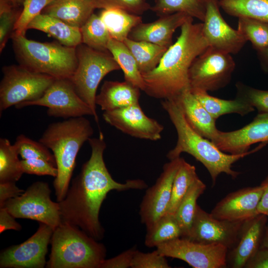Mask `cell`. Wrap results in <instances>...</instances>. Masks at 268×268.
<instances>
[{
  "mask_svg": "<svg viewBox=\"0 0 268 268\" xmlns=\"http://www.w3.org/2000/svg\"><path fill=\"white\" fill-rule=\"evenodd\" d=\"M88 141L91 156L73 180L65 198L58 202L62 222L80 228L98 241L104 237L99 215L108 193L113 190H142L147 185L141 179L127 180L124 183L114 180L104 160L106 144L101 132L98 137H90Z\"/></svg>",
  "mask_w": 268,
  "mask_h": 268,
  "instance_id": "1",
  "label": "cell"
},
{
  "mask_svg": "<svg viewBox=\"0 0 268 268\" xmlns=\"http://www.w3.org/2000/svg\"><path fill=\"white\" fill-rule=\"evenodd\" d=\"M190 17L180 27L176 42L166 51L158 65L142 75L144 92L162 100L174 99L190 88L189 72L194 60L208 46L202 22L193 23Z\"/></svg>",
  "mask_w": 268,
  "mask_h": 268,
  "instance_id": "2",
  "label": "cell"
},
{
  "mask_svg": "<svg viewBox=\"0 0 268 268\" xmlns=\"http://www.w3.org/2000/svg\"><path fill=\"white\" fill-rule=\"evenodd\" d=\"M161 104L174 126L177 134L176 144L167 153V157L171 160L180 157L181 154L184 152L190 154L206 168L211 178L213 186L221 173H225L233 179L237 178L240 173L232 169V165L266 145L262 143L255 149L242 154H227L192 128L174 99L162 100Z\"/></svg>",
  "mask_w": 268,
  "mask_h": 268,
  "instance_id": "3",
  "label": "cell"
},
{
  "mask_svg": "<svg viewBox=\"0 0 268 268\" xmlns=\"http://www.w3.org/2000/svg\"><path fill=\"white\" fill-rule=\"evenodd\" d=\"M93 133L90 122L80 117L50 124L40 138L55 158L58 175L53 185L58 202L67 194L78 151Z\"/></svg>",
  "mask_w": 268,
  "mask_h": 268,
  "instance_id": "4",
  "label": "cell"
},
{
  "mask_svg": "<svg viewBox=\"0 0 268 268\" xmlns=\"http://www.w3.org/2000/svg\"><path fill=\"white\" fill-rule=\"evenodd\" d=\"M51 244L49 268H100L106 256L103 244L67 222L54 230Z\"/></svg>",
  "mask_w": 268,
  "mask_h": 268,
  "instance_id": "5",
  "label": "cell"
},
{
  "mask_svg": "<svg viewBox=\"0 0 268 268\" xmlns=\"http://www.w3.org/2000/svg\"><path fill=\"white\" fill-rule=\"evenodd\" d=\"M11 38L19 65L56 79H69L74 73L77 66L76 47L40 42L14 34Z\"/></svg>",
  "mask_w": 268,
  "mask_h": 268,
  "instance_id": "6",
  "label": "cell"
},
{
  "mask_svg": "<svg viewBox=\"0 0 268 268\" xmlns=\"http://www.w3.org/2000/svg\"><path fill=\"white\" fill-rule=\"evenodd\" d=\"M76 51L77 66L69 79L77 94L91 109L99 126L96 104L97 88L105 76L121 68L108 50H96L81 43Z\"/></svg>",
  "mask_w": 268,
  "mask_h": 268,
  "instance_id": "7",
  "label": "cell"
},
{
  "mask_svg": "<svg viewBox=\"0 0 268 268\" xmlns=\"http://www.w3.org/2000/svg\"><path fill=\"white\" fill-rule=\"evenodd\" d=\"M0 83V112L21 103L38 99L56 79L19 65L4 66Z\"/></svg>",
  "mask_w": 268,
  "mask_h": 268,
  "instance_id": "8",
  "label": "cell"
},
{
  "mask_svg": "<svg viewBox=\"0 0 268 268\" xmlns=\"http://www.w3.org/2000/svg\"><path fill=\"white\" fill-rule=\"evenodd\" d=\"M51 193L47 183L37 181L19 196L7 201L2 207L15 218L36 220L54 230L62 221L59 203L52 201Z\"/></svg>",
  "mask_w": 268,
  "mask_h": 268,
  "instance_id": "9",
  "label": "cell"
},
{
  "mask_svg": "<svg viewBox=\"0 0 268 268\" xmlns=\"http://www.w3.org/2000/svg\"><path fill=\"white\" fill-rule=\"evenodd\" d=\"M235 68L231 54L208 46L190 67V88L206 92L222 88L230 82Z\"/></svg>",
  "mask_w": 268,
  "mask_h": 268,
  "instance_id": "10",
  "label": "cell"
},
{
  "mask_svg": "<svg viewBox=\"0 0 268 268\" xmlns=\"http://www.w3.org/2000/svg\"><path fill=\"white\" fill-rule=\"evenodd\" d=\"M228 248L218 244H203L180 237L163 243L156 250L167 257L181 260L194 268H223Z\"/></svg>",
  "mask_w": 268,
  "mask_h": 268,
  "instance_id": "11",
  "label": "cell"
},
{
  "mask_svg": "<svg viewBox=\"0 0 268 268\" xmlns=\"http://www.w3.org/2000/svg\"><path fill=\"white\" fill-rule=\"evenodd\" d=\"M29 106L46 107L50 117L67 119L87 115L93 117L91 109L77 94L69 79H56L40 98L21 103L15 107Z\"/></svg>",
  "mask_w": 268,
  "mask_h": 268,
  "instance_id": "12",
  "label": "cell"
},
{
  "mask_svg": "<svg viewBox=\"0 0 268 268\" xmlns=\"http://www.w3.org/2000/svg\"><path fill=\"white\" fill-rule=\"evenodd\" d=\"M54 229L40 223L37 231L26 241L1 251L0 268H43Z\"/></svg>",
  "mask_w": 268,
  "mask_h": 268,
  "instance_id": "13",
  "label": "cell"
},
{
  "mask_svg": "<svg viewBox=\"0 0 268 268\" xmlns=\"http://www.w3.org/2000/svg\"><path fill=\"white\" fill-rule=\"evenodd\" d=\"M181 156L165 164L155 184L148 188L139 207V215L146 228L164 215L169 206L173 181L182 160Z\"/></svg>",
  "mask_w": 268,
  "mask_h": 268,
  "instance_id": "14",
  "label": "cell"
},
{
  "mask_svg": "<svg viewBox=\"0 0 268 268\" xmlns=\"http://www.w3.org/2000/svg\"><path fill=\"white\" fill-rule=\"evenodd\" d=\"M245 221L217 219L198 205L190 233L186 238L203 244H221L229 249L238 241Z\"/></svg>",
  "mask_w": 268,
  "mask_h": 268,
  "instance_id": "15",
  "label": "cell"
},
{
  "mask_svg": "<svg viewBox=\"0 0 268 268\" xmlns=\"http://www.w3.org/2000/svg\"><path fill=\"white\" fill-rule=\"evenodd\" d=\"M103 118L107 123L131 136L151 141L161 138L163 126L146 116L139 103L104 111Z\"/></svg>",
  "mask_w": 268,
  "mask_h": 268,
  "instance_id": "16",
  "label": "cell"
},
{
  "mask_svg": "<svg viewBox=\"0 0 268 268\" xmlns=\"http://www.w3.org/2000/svg\"><path fill=\"white\" fill-rule=\"evenodd\" d=\"M219 0H206V10L202 22L203 35L209 46L230 54L239 53L247 42L237 29L232 28L220 11Z\"/></svg>",
  "mask_w": 268,
  "mask_h": 268,
  "instance_id": "17",
  "label": "cell"
},
{
  "mask_svg": "<svg viewBox=\"0 0 268 268\" xmlns=\"http://www.w3.org/2000/svg\"><path fill=\"white\" fill-rule=\"evenodd\" d=\"M222 151L231 154L248 152L258 142L268 143V113L258 114L243 128L231 132L218 131L211 140Z\"/></svg>",
  "mask_w": 268,
  "mask_h": 268,
  "instance_id": "18",
  "label": "cell"
},
{
  "mask_svg": "<svg viewBox=\"0 0 268 268\" xmlns=\"http://www.w3.org/2000/svg\"><path fill=\"white\" fill-rule=\"evenodd\" d=\"M263 194L261 185L233 192L220 201L210 214L219 220L246 221L260 214L258 207Z\"/></svg>",
  "mask_w": 268,
  "mask_h": 268,
  "instance_id": "19",
  "label": "cell"
},
{
  "mask_svg": "<svg viewBox=\"0 0 268 268\" xmlns=\"http://www.w3.org/2000/svg\"><path fill=\"white\" fill-rule=\"evenodd\" d=\"M191 16L177 12L159 17L149 23H142L134 27L128 38L136 41H146L169 48L173 43V34Z\"/></svg>",
  "mask_w": 268,
  "mask_h": 268,
  "instance_id": "20",
  "label": "cell"
},
{
  "mask_svg": "<svg viewBox=\"0 0 268 268\" xmlns=\"http://www.w3.org/2000/svg\"><path fill=\"white\" fill-rule=\"evenodd\" d=\"M265 215L260 213L244 222L238 242L227 259L232 268H244L247 261L259 249L266 221Z\"/></svg>",
  "mask_w": 268,
  "mask_h": 268,
  "instance_id": "21",
  "label": "cell"
},
{
  "mask_svg": "<svg viewBox=\"0 0 268 268\" xmlns=\"http://www.w3.org/2000/svg\"><path fill=\"white\" fill-rule=\"evenodd\" d=\"M179 104L189 125L200 135L211 140L218 132L215 121L198 100L190 88L173 99Z\"/></svg>",
  "mask_w": 268,
  "mask_h": 268,
  "instance_id": "22",
  "label": "cell"
},
{
  "mask_svg": "<svg viewBox=\"0 0 268 268\" xmlns=\"http://www.w3.org/2000/svg\"><path fill=\"white\" fill-rule=\"evenodd\" d=\"M140 90L125 80H106L96 97V104L104 111H112L139 103Z\"/></svg>",
  "mask_w": 268,
  "mask_h": 268,
  "instance_id": "23",
  "label": "cell"
},
{
  "mask_svg": "<svg viewBox=\"0 0 268 268\" xmlns=\"http://www.w3.org/2000/svg\"><path fill=\"white\" fill-rule=\"evenodd\" d=\"M95 9L93 0H54L44 8L42 13L80 28Z\"/></svg>",
  "mask_w": 268,
  "mask_h": 268,
  "instance_id": "24",
  "label": "cell"
},
{
  "mask_svg": "<svg viewBox=\"0 0 268 268\" xmlns=\"http://www.w3.org/2000/svg\"><path fill=\"white\" fill-rule=\"evenodd\" d=\"M44 32L56 39L62 44L76 47L82 43L80 28L71 26L49 15L40 13L29 24L27 29Z\"/></svg>",
  "mask_w": 268,
  "mask_h": 268,
  "instance_id": "25",
  "label": "cell"
},
{
  "mask_svg": "<svg viewBox=\"0 0 268 268\" xmlns=\"http://www.w3.org/2000/svg\"><path fill=\"white\" fill-rule=\"evenodd\" d=\"M99 16L111 37L121 42H124L132 30L142 22L140 15L118 8L103 9Z\"/></svg>",
  "mask_w": 268,
  "mask_h": 268,
  "instance_id": "26",
  "label": "cell"
},
{
  "mask_svg": "<svg viewBox=\"0 0 268 268\" xmlns=\"http://www.w3.org/2000/svg\"><path fill=\"white\" fill-rule=\"evenodd\" d=\"M191 91L215 120L221 116L232 113L243 116L254 111L255 109L237 97L234 100H225L212 96L206 91L199 90Z\"/></svg>",
  "mask_w": 268,
  "mask_h": 268,
  "instance_id": "27",
  "label": "cell"
},
{
  "mask_svg": "<svg viewBox=\"0 0 268 268\" xmlns=\"http://www.w3.org/2000/svg\"><path fill=\"white\" fill-rule=\"evenodd\" d=\"M107 49L123 70L125 80L144 91V82L136 62L124 42L110 38Z\"/></svg>",
  "mask_w": 268,
  "mask_h": 268,
  "instance_id": "28",
  "label": "cell"
},
{
  "mask_svg": "<svg viewBox=\"0 0 268 268\" xmlns=\"http://www.w3.org/2000/svg\"><path fill=\"white\" fill-rule=\"evenodd\" d=\"M124 42L135 59L142 75L154 69L168 49L155 44L146 41H136L129 38Z\"/></svg>",
  "mask_w": 268,
  "mask_h": 268,
  "instance_id": "29",
  "label": "cell"
},
{
  "mask_svg": "<svg viewBox=\"0 0 268 268\" xmlns=\"http://www.w3.org/2000/svg\"><path fill=\"white\" fill-rule=\"evenodd\" d=\"M205 189V185L199 178L191 186L174 215L182 230V237L189 236L198 205L197 200Z\"/></svg>",
  "mask_w": 268,
  "mask_h": 268,
  "instance_id": "30",
  "label": "cell"
},
{
  "mask_svg": "<svg viewBox=\"0 0 268 268\" xmlns=\"http://www.w3.org/2000/svg\"><path fill=\"white\" fill-rule=\"evenodd\" d=\"M182 237V231L175 216L165 214L146 228L144 244L149 248H156Z\"/></svg>",
  "mask_w": 268,
  "mask_h": 268,
  "instance_id": "31",
  "label": "cell"
},
{
  "mask_svg": "<svg viewBox=\"0 0 268 268\" xmlns=\"http://www.w3.org/2000/svg\"><path fill=\"white\" fill-rule=\"evenodd\" d=\"M150 9L159 17L182 12L203 22L206 10V0H155Z\"/></svg>",
  "mask_w": 268,
  "mask_h": 268,
  "instance_id": "32",
  "label": "cell"
},
{
  "mask_svg": "<svg viewBox=\"0 0 268 268\" xmlns=\"http://www.w3.org/2000/svg\"><path fill=\"white\" fill-rule=\"evenodd\" d=\"M219 3L229 15L268 22V0H219Z\"/></svg>",
  "mask_w": 268,
  "mask_h": 268,
  "instance_id": "33",
  "label": "cell"
},
{
  "mask_svg": "<svg viewBox=\"0 0 268 268\" xmlns=\"http://www.w3.org/2000/svg\"><path fill=\"white\" fill-rule=\"evenodd\" d=\"M198 178L195 166L183 158L173 181L171 198L165 214H175L191 186Z\"/></svg>",
  "mask_w": 268,
  "mask_h": 268,
  "instance_id": "34",
  "label": "cell"
},
{
  "mask_svg": "<svg viewBox=\"0 0 268 268\" xmlns=\"http://www.w3.org/2000/svg\"><path fill=\"white\" fill-rule=\"evenodd\" d=\"M19 154L9 140L0 138V182L17 181L24 173Z\"/></svg>",
  "mask_w": 268,
  "mask_h": 268,
  "instance_id": "35",
  "label": "cell"
},
{
  "mask_svg": "<svg viewBox=\"0 0 268 268\" xmlns=\"http://www.w3.org/2000/svg\"><path fill=\"white\" fill-rule=\"evenodd\" d=\"M82 43L98 51H108L111 36L99 15L92 13L80 28Z\"/></svg>",
  "mask_w": 268,
  "mask_h": 268,
  "instance_id": "36",
  "label": "cell"
},
{
  "mask_svg": "<svg viewBox=\"0 0 268 268\" xmlns=\"http://www.w3.org/2000/svg\"><path fill=\"white\" fill-rule=\"evenodd\" d=\"M237 30L257 51L268 46V22L245 17L238 18Z\"/></svg>",
  "mask_w": 268,
  "mask_h": 268,
  "instance_id": "37",
  "label": "cell"
},
{
  "mask_svg": "<svg viewBox=\"0 0 268 268\" xmlns=\"http://www.w3.org/2000/svg\"><path fill=\"white\" fill-rule=\"evenodd\" d=\"M13 145L22 159H43L49 161L57 167L53 153L39 141L33 140L22 134L16 137Z\"/></svg>",
  "mask_w": 268,
  "mask_h": 268,
  "instance_id": "38",
  "label": "cell"
},
{
  "mask_svg": "<svg viewBox=\"0 0 268 268\" xmlns=\"http://www.w3.org/2000/svg\"><path fill=\"white\" fill-rule=\"evenodd\" d=\"M8 0H0V52L4 48L14 32L15 24L21 11Z\"/></svg>",
  "mask_w": 268,
  "mask_h": 268,
  "instance_id": "39",
  "label": "cell"
},
{
  "mask_svg": "<svg viewBox=\"0 0 268 268\" xmlns=\"http://www.w3.org/2000/svg\"><path fill=\"white\" fill-rule=\"evenodd\" d=\"M236 97L258 110V114L268 113V90L256 89L241 82L236 84Z\"/></svg>",
  "mask_w": 268,
  "mask_h": 268,
  "instance_id": "40",
  "label": "cell"
},
{
  "mask_svg": "<svg viewBox=\"0 0 268 268\" xmlns=\"http://www.w3.org/2000/svg\"><path fill=\"white\" fill-rule=\"evenodd\" d=\"M54 0H24L23 9L15 24L13 34L25 36L30 22L41 13L44 8Z\"/></svg>",
  "mask_w": 268,
  "mask_h": 268,
  "instance_id": "41",
  "label": "cell"
},
{
  "mask_svg": "<svg viewBox=\"0 0 268 268\" xmlns=\"http://www.w3.org/2000/svg\"><path fill=\"white\" fill-rule=\"evenodd\" d=\"M95 8H118L140 15L150 9L146 0H93Z\"/></svg>",
  "mask_w": 268,
  "mask_h": 268,
  "instance_id": "42",
  "label": "cell"
},
{
  "mask_svg": "<svg viewBox=\"0 0 268 268\" xmlns=\"http://www.w3.org/2000/svg\"><path fill=\"white\" fill-rule=\"evenodd\" d=\"M132 268H169L166 257L156 250L151 253H143L135 250L134 254Z\"/></svg>",
  "mask_w": 268,
  "mask_h": 268,
  "instance_id": "43",
  "label": "cell"
},
{
  "mask_svg": "<svg viewBox=\"0 0 268 268\" xmlns=\"http://www.w3.org/2000/svg\"><path fill=\"white\" fill-rule=\"evenodd\" d=\"M24 173L36 175H48L56 177L58 175L57 167L45 159L33 158L21 160Z\"/></svg>",
  "mask_w": 268,
  "mask_h": 268,
  "instance_id": "44",
  "label": "cell"
},
{
  "mask_svg": "<svg viewBox=\"0 0 268 268\" xmlns=\"http://www.w3.org/2000/svg\"><path fill=\"white\" fill-rule=\"evenodd\" d=\"M136 249L134 247L125 251L120 254L109 259H105L100 268H131L133 257Z\"/></svg>",
  "mask_w": 268,
  "mask_h": 268,
  "instance_id": "45",
  "label": "cell"
},
{
  "mask_svg": "<svg viewBox=\"0 0 268 268\" xmlns=\"http://www.w3.org/2000/svg\"><path fill=\"white\" fill-rule=\"evenodd\" d=\"M24 192L16 186L15 182H0V207L8 200L16 197Z\"/></svg>",
  "mask_w": 268,
  "mask_h": 268,
  "instance_id": "46",
  "label": "cell"
},
{
  "mask_svg": "<svg viewBox=\"0 0 268 268\" xmlns=\"http://www.w3.org/2000/svg\"><path fill=\"white\" fill-rule=\"evenodd\" d=\"M22 227L15 218L4 207H0V232L12 229L19 231Z\"/></svg>",
  "mask_w": 268,
  "mask_h": 268,
  "instance_id": "47",
  "label": "cell"
},
{
  "mask_svg": "<svg viewBox=\"0 0 268 268\" xmlns=\"http://www.w3.org/2000/svg\"><path fill=\"white\" fill-rule=\"evenodd\" d=\"M246 268H268V249H258L247 261Z\"/></svg>",
  "mask_w": 268,
  "mask_h": 268,
  "instance_id": "48",
  "label": "cell"
},
{
  "mask_svg": "<svg viewBox=\"0 0 268 268\" xmlns=\"http://www.w3.org/2000/svg\"><path fill=\"white\" fill-rule=\"evenodd\" d=\"M263 188V194L258 207L259 213L266 214L268 211V176L261 185Z\"/></svg>",
  "mask_w": 268,
  "mask_h": 268,
  "instance_id": "49",
  "label": "cell"
},
{
  "mask_svg": "<svg viewBox=\"0 0 268 268\" xmlns=\"http://www.w3.org/2000/svg\"><path fill=\"white\" fill-rule=\"evenodd\" d=\"M257 52L262 67L266 71H268V46Z\"/></svg>",
  "mask_w": 268,
  "mask_h": 268,
  "instance_id": "50",
  "label": "cell"
},
{
  "mask_svg": "<svg viewBox=\"0 0 268 268\" xmlns=\"http://www.w3.org/2000/svg\"><path fill=\"white\" fill-rule=\"evenodd\" d=\"M262 246L268 249V226L266 230V234L263 241Z\"/></svg>",
  "mask_w": 268,
  "mask_h": 268,
  "instance_id": "51",
  "label": "cell"
},
{
  "mask_svg": "<svg viewBox=\"0 0 268 268\" xmlns=\"http://www.w3.org/2000/svg\"><path fill=\"white\" fill-rule=\"evenodd\" d=\"M9 0L14 6L17 7L21 4L23 5L24 0Z\"/></svg>",
  "mask_w": 268,
  "mask_h": 268,
  "instance_id": "52",
  "label": "cell"
},
{
  "mask_svg": "<svg viewBox=\"0 0 268 268\" xmlns=\"http://www.w3.org/2000/svg\"><path fill=\"white\" fill-rule=\"evenodd\" d=\"M266 215L268 217V211L266 213Z\"/></svg>",
  "mask_w": 268,
  "mask_h": 268,
  "instance_id": "53",
  "label": "cell"
}]
</instances>
